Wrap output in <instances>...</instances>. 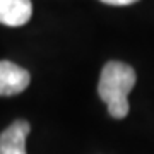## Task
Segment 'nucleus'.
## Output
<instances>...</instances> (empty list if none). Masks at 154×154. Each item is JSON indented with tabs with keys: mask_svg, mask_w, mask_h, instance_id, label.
<instances>
[{
	"mask_svg": "<svg viewBox=\"0 0 154 154\" xmlns=\"http://www.w3.org/2000/svg\"><path fill=\"white\" fill-rule=\"evenodd\" d=\"M137 81L135 70L123 62H108L99 75L98 94L108 106L110 115L116 120L128 115V93Z\"/></svg>",
	"mask_w": 154,
	"mask_h": 154,
	"instance_id": "f257e3e1",
	"label": "nucleus"
},
{
	"mask_svg": "<svg viewBox=\"0 0 154 154\" xmlns=\"http://www.w3.org/2000/svg\"><path fill=\"white\" fill-rule=\"evenodd\" d=\"M31 82V75L26 69L9 60H0V96L21 94Z\"/></svg>",
	"mask_w": 154,
	"mask_h": 154,
	"instance_id": "f03ea898",
	"label": "nucleus"
},
{
	"mask_svg": "<svg viewBox=\"0 0 154 154\" xmlns=\"http://www.w3.org/2000/svg\"><path fill=\"white\" fill-rule=\"evenodd\" d=\"M31 132L28 120H16L0 134V154H28L26 139Z\"/></svg>",
	"mask_w": 154,
	"mask_h": 154,
	"instance_id": "7ed1b4c3",
	"label": "nucleus"
},
{
	"mask_svg": "<svg viewBox=\"0 0 154 154\" xmlns=\"http://www.w3.org/2000/svg\"><path fill=\"white\" fill-rule=\"evenodd\" d=\"M108 5H130V4H135L139 0H101Z\"/></svg>",
	"mask_w": 154,
	"mask_h": 154,
	"instance_id": "39448f33",
	"label": "nucleus"
},
{
	"mask_svg": "<svg viewBox=\"0 0 154 154\" xmlns=\"http://www.w3.org/2000/svg\"><path fill=\"white\" fill-rule=\"evenodd\" d=\"M31 16V0H0V24L9 28H19L28 24Z\"/></svg>",
	"mask_w": 154,
	"mask_h": 154,
	"instance_id": "20e7f679",
	"label": "nucleus"
}]
</instances>
